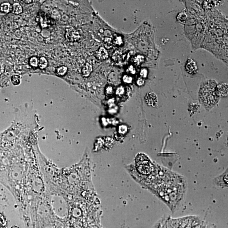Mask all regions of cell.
<instances>
[{
  "instance_id": "obj_22",
  "label": "cell",
  "mask_w": 228,
  "mask_h": 228,
  "mask_svg": "<svg viewBox=\"0 0 228 228\" xmlns=\"http://www.w3.org/2000/svg\"><path fill=\"white\" fill-rule=\"evenodd\" d=\"M127 128L126 126L124 125H121L119 127V131L121 134H125L127 131Z\"/></svg>"
},
{
  "instance_id": "obj_24",
  "label": "cell",
  "mask_w": 228,
  "mask_h": 228,
  "mask_svg": "<svg viewBox=\"0 0 228 228\" xmlns=\"http://www.w3.org/2000/svg\"><path fill=\"white\" fill-rule=\"evenodd\" d=\"M147 69H142V70L140 71V75L142 77L145 78L147 77Z\"/></svg>"
},
{
  "instance_id": "obj_12",
  "label": "cell",
  "mask_w": 228,
  "mask_h": 228,
  "mask_svg": "<svg viewBox=\"0 0 228 228\" xmlns=\"http://www.w3.org/2000/svg\"><path fill=\"white\" fill-rule=\"evenodd\" d=\"M23 12V8L18 3H15L12 6V12L14 14H20Z\"/></svg>"
},
{
  "instance_id": "obj_29",
  "label": "cell",
  "mask_w": 228,
  "mask_h": 228,
  "mask_svg": "<svg viewBox=\"0 0 228 228\" xmlns=\"http://www.w3.org/2000/svg\"><path fill=\"white\" fill-rule=\"evenodd\" d=\"M11 228H20L19 227H17V226H13Z\"/></svg>"
},
{
  "instance_id": "obj_6",
  "label": "cell",
  "mask_w": 228,
  "mask_h": 228,
  "mask_svg": "<svg viewBox=\"0 0 228 228\" xmlns=\"http://www.w3.org/2000/svg\"><path fill=\"white\" fill-rule=\"evenodd\" d=\"M145 101L149 106L155 107L158 102V98L156 95L154 93H149L147 94L145 98Z\"/></svg>"
},
{
  "instance_id": "obj_14",
  "label": "cell",
  "mask_w": 228,
  "mask_h": 228,
  "mask_svg": "<svg viewBox=\"0 0 228 228\" xmlns=\"http://www.w3.org/2000/svg\"><path fill=\"white\" fill-rule=\"evenodd\" d=\"M48 66V61L47 59L44 57H41L39 59L38 66L41 69H44Z\"/></svg>"
},
{
  "instance_id": "obj_8",
  "label": "cell",
  "mask_w": 228,
  "mask_h": 228,
  "mask_svg": "<svg viewBox=\"0 0 228 228\" xmlns=\"http://www.w3.org/2000/svg\"><path fill=\"white\" fill-rule=\"evenodd\" d=\"M96 56L100 60H104L108 58L109 54L107 50L104 47H101L98 49L96 54Z\"/></svg>"
},
{
  "instance_id": "obj_28",
  "label": "cell",
  "mask_w": 228,
  "mask_h": 228,
  "mask_svg": "<svg viewBox=\"0 0 228 228\" xmlns=\"http://www.w3.org/2000/svg\"><path fill=\"white\" fill-rule=\"evenodd\" d=\"M22 1L27 4H30L33 2L32 1Z\"/></svg>"
},
{
  "instance_id": "obj_26",
  "label": "cell",
  "mask_w": 228,
  "mask_h": 228,
  "mask_svg": "<svg viewBox=\"0 0 228 228\" xmlns=\"http://www.w3.org/2000/svg\"><path fill=\"white\" fill-rule=\"evenodd\" d=\"M119 41H122L121 38L120 37L117 38H116L115 40V43L117 44H120L119 42Z\"/></svg>"
},
{
  "instance_id": "obj_5",
  "label": "cell",
  "mask_w": 228,
  "mask_h": 228,
  "mask_svg": "<svg viewBox=\"0 0 228 228\" xmlns=\"http://www.w3.org/2000/svg\"><path fill=\"white\" fill-rule=\"evenodd\" d=\"M39 20L41 25L43 28H47V27L51 26L53 25L54 21L52 20V18L47 16L45 14L42 13L39 14Z\"/></svg>"
},
{
  "instance_id": "obj_2",
  "label": "cell",
  "mask_w": 228,
  "mask_h": 228,
  "mask_svg": "<svg viewBox=\"0 0 228 228\" xmlns=\"http://www.w3.org/2000/svg\"><path fill=\"white\" fill-rule=\"evenodd\" d=\"M214 184L219 187L224 188L228 187V172L227 170L213 180Z\"/></svg>"
},
{
  "instance_id": "obj_19",
  "label": "cell",
  "mask_w": 228,
  "mask_h": 228,
  "mask_svg": "<svg viewBox=\"0 0 228 228\" xmlns=\"http://www.w3.org/2000/svg\"><path fill=\"white\" fill-rule=\"evenodd\" d=\"M123 79V82L126 83H130L132 82V80H133L132 77L128 75H124Z\"/></svg>"
},
{
  "instance_id": "obj_7",
  "label": "cell",
  "mask_w": 228,
  "mask_h": 228,
  "mask_svg": "<svg viewBox=\"0 0 228 228\" xmlns=\"http://www.w3.org/2000/svg\"><path fill=\"white\" fill-rule=\"evenodd\" d=\"M185 69L189 74H195L197 69V66L196 63L193 61L188 62L185 65Z\"/></svg>"
},
{
  "instance_id": "obj_25",
  "label": "cell",
  "mask_w": 228,
  "mask_h": 228,
  "mask_svg": "<svg viewBox=\"0 0 228 228\" xmlns=\"http://www.w3.org/2000/svg\"><path fill=\"white\" fill-rule=\"evenodd\" d=\"M137 83L138 86H141L144 84L145 81L142 78L140 77V78H138L137 80Z\"/></svg>"
},
{
  "instance_id": "obj_11",
  "label": "cell",
  "mask_w": 228,
  "mask_h": 228,
  "mask_svg": "<svg viewBox=\"0 0 228 228\" xmlns=\"http://www.w3.org/2000/svg\"><path fill=\"white\" fill-rule=\"evenodd\" d=\"M220 2L221 1H205L204 2V5L205 8L208 9L210 8H213L218 6V5L220 4Z\"/></svg>"
},
{
  "instance_id": "obj_15",
  "label": "cell",
  "mask_w": 228,
  "mask_h": 228,
  "mask_svg": "<svg viewBox=\"0 0 228 228\" xmlns=\"http://www.w3.org/2000/svg\"><path fill=\"white\" fill-rule=\"evenodd\" d=\"M11 81L14 86H17L20 85L21 83V78L20 75L17 74L12 75L11 77Z\"/></svg>"
},
{
  "instance_id": "obj_13",
  "label": "cell",
  "mask_w": 228,
  "mask_h": 228,
  "mask_svg": "<svg viewBox=\"0 0 228 228\" xmlns=\"http://www.w3.org/2000/svg\"><path fill=\"white\" fill-rule=\"evenodd\" d=\"M187 15L184 12H181L178 14L177 17V20L180 23L183 25H185L186 24L187 21Z\"/></svg>"
},
{
  "instance_id": "obj_16",
  "label": "cell",
  "mask_w": 228,
  "mask_h": 228,
  "mask_svg": "<svg viewBox=\"0 0 228 228\" xmlns=\"http://www.w3.org/2000/svg\"><path fill=\"white\" fill-rule=\"evenodd\" d=\"M68 70L67 68L65 66H61L57 68V72L58 75L63 76L66 74Z\"/></svg>"
},
{
  "instance_id": "obj_20",
  "label": "cell",
  "mask_w": 228,
  "mask_h": 228,
  "mask_svg": "<svg viewBox=\"0 0 228 228\" xmlns=\"http://www.w3.org/2000/svg\"><path fill=\"white\" fill-rule=\"evenodd\" d=\"M113 89L111 86H108L106 88V94L109 96H110L113 94Z\"/></svg>"
},
{
  "instance_id": "obj_9",
  "label": "cell",
  "mask_w": 228,
  "mask_h": 228,
  "mask_svg": "<svg viewBox=\"0 0 228 228\" xmlns=\"http://www.w3.org/2000/svg\"><path fill=\"white\" fill-rule=\"evenodd\" d=\"M93 70L92 66L89 63H87L82 69V74L85 77L89 76Z\"/></svg>"
},
{
  "instance_id": "obj_27",
  "label": "cell",
  "mask_w": 228,
  "mask_h": 228,
  "mask_svg": "<svg viewBox=\"0 0 228 228\" xmlns=\"http://www.w3.org/2000/svg\"><path fill=\"white\" fill-rule=\"evenodd\" d=\"M4 66L2 65H0V75H1L4 72Z\"/></svg>"
},
{
  "instance_id": "obj_3",
  "label": "cell",
  "mask_w": 228,
  "mask_h": 228,
  "mask_svg": "<svg viewBox=\"0 0 228 228\" xmlns=\"http://www.w3.org/2000/svg\"><path fill=\"white\" fill-rule=\"evenodd\" d=\"M66 38L68 41L74 42L79 40L81 38V36L77 30L74 28H70L66 29Z\"/></svg>"
},
{
  "instance_id": "obj_21",
  "label": "cell",
  "mask_w": 228,
  "mask_h": 228,
  "mask_svg": "<svg viewBox=\"0 0 228 228\" xmlns=\"http://www.w3.org/2000/svg\"><path fill=\"white\" fill-rule=\"evenodd\" d=\"M125 91L124 88L123 87L121 86L119 87L117 89L116 93V94L118 95H121L124 93Z\"/></svg>"
},
{
  "instance_id": "obj_4",
  "label": "cell",
  "mask_w": 228,
  "mask_h": 228,
  "mask_svg": "<svg viewBox=\"0 0 228 228\" xmlns=\"http://www.w3.org/2000/svg\"><path fill=\"white\" fill-rule=\"evenodd\" d=\"M215 93L218 97H225L227 96L228 86L227 84L221 83L217 85L215 88Z\"/></svg>"
},
{
  "instance_id": "obj_23",
  "label": "cell",
  "mask_w": 228,
  "mask_h": 228,
  "mask_svg": "<svg viewBox=\"0 0 228 228\" xmlns=\"http://www.w3.org/2000/svg\"><path fill=\"white\" fill-rule=\"evenodd\" d=\"M127 71L131 74H134L136 72V70L132 66H130L127 68Z\"/></svg>"
},
{
  "instance_id": "obj_10",
  "label": "cell",
  "mask_w": 228,
  "mask_h": 228,
  "mask_svg": "<svg viewBox=\"0 0 228 228\" xmlns=\"http://www.w3.org/2000/svg\"><path fill=\"white\" fill-rule=\"evenodd\" d=\"M12 7L9 3L4 2L0 5V11L3 13H8L11 10Z\"/></svg>"
},
{
  "instance_id": "obj_17",
  "label": "cell",
  "mask_w": 228,
  "mask_h": 228,
  "mask_svg": "<svg viewBox=\"0 0 228 228\" xmlns=\"http://www.w3.org/2000/svg\"><path fill=\"white\" fill-rule=\"evenodd\" d=\"M39 60L36 57H33L31 58L29 61V63L31 66L34 67H37L38 66Z\"/></svg>"
},
{
  "instance_id": "obj_18",
  "label": "cell",
  "mask_w": 228,
  "mask_h": 228,
  "mask_svg": "<svg viewBox=\"0 0 228 228\" xmlns=\"http://www.w3.org/2000/svg\"><path fill=\"white\" fill-rule=\"evenodd\" d=\"M7 226L6 219L0 213V228H6Z\"/></svg>"
},
{
  "instance_id": "obj_1",
  "label": "cell",
  "mask_w": 228,
  "mask_h": 228,
  "mask_svg": "<svg viewBox=\"0 0 228 228\" xmlns=\"http://www.w3.org/2000/svg\"><path fill=\"white\" fill-rule=\"evenodd\" d=\"M217 84L214 81H206L201 84L199 91V100L201 104L207 110L215 107L219 101V98L215 93Z\"/></svg>"
}]
</instances>
